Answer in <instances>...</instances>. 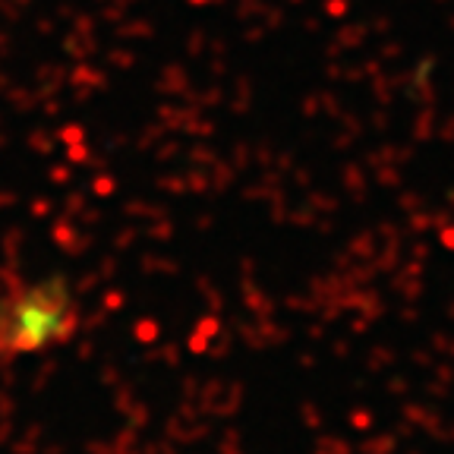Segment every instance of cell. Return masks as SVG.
<instances>
[{"label":"cell","instance_id":"obj_1","mask_svg":"<svg viewBox=\"0 0 454 454\" xmlns=\"http://www.w3.org/2000/svg\"><path fill=\"white\" fill-rule=\"evenodd\" d=\"M79 328V306L67 278H35L0 291V360L64 348Z\"/></svg>","mask_w":454,"mask_h":454}]
</instances>
